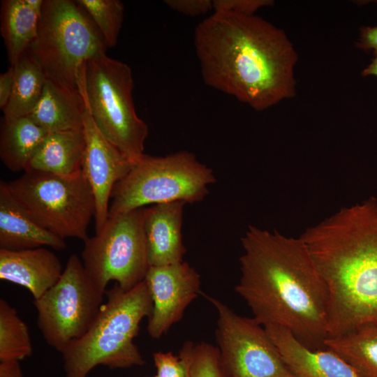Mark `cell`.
Instances as JSON below:
<instances>
[{
  "label": "cell",
  "instance_id": "cell-21",
  "mask_svg": "<svg viewBox=\"0 0 377 377\" xmlns=\"http://www.w3.org/2000/svg\"><path fill=\"white\" fill-rule=\"evenodd\" d=\"M47 133L27 116L3 117L0 130L1 161L12 172H24Z\"/></svg>",
  "mask_w": 377,
  "mask_h": 377
},
{
  "label": "cell",
  "instance_id": "cell-7",
  "mask_svg": "<svg viewBox=\"0 0 377 377\" xmlns=\"http://www.w3.org/2000/svg\"><path fill=\"white\" fill-rule=\"evenodd\" d=\"M215 182L212 169L192 152L180 151L165 156L144 154L114 186L108 217L147 205L200 202Z\"/></svg>",
  "mask_w": 377,
  "mask_h": 377
},
{
  "label": "cell",
  "instance_id": "cell-31",
  "mask_svg": "<svg viewBox=\"0 0 377 377\" xmlns=\"http://www.w3.org/2000/svg\"><path fill=\"white\" fill-rule=\"evenodd\" d=\"M14 81L13 67L0 75V108L3 110L6 107L13 90Z\"/></svg>",
  "mask_w": 377,
  "mask_h": 377
},
{
  "label": "cell",
  "instance_id": "cell-17",
  "mask_svg": "<svg viewBox=\"0 0 377 377\" xmlns=\"http://www.w3.org/2000/svg\"><path fill=\"white\" fill-rule=\"evenodd\" d=\"M49 246L66 247L64 239L37 224L10 193L7 182H0V249L18 251Z\"/></svg>",
  "mask_w": 377,
  "mask_h": 377
},
{
  "label": "cell",
  "instance_id": "cell-15",
  "mask_svg": "<svg viewBox=\"0 0 377 377\" xmlns=\"http://www.w3.org/2000/svg\"><path fill=\"white\" fill-rule=\"evenodd\" d=\"M63 271L59 258L45 247L0 249V279L26 288L34 300L58 281Z\"/></svg>",
  "mask_w": 377,
  "mask_h": 377
},
{
  "label": "cell",
  "instance_id": "cell-22",
  "mask_svg": "<svg viewBox=\"0 0 377 377\" xmlns=\"http://www.w3.org/2000/svg\"><path fill=\"white\" fill-rule=\"evenodd\" d=\"M325 348L337 353L362 377H377V323L359 326L335 337H328Z\"/></svg>",
  "mask_w": 377,
  "mask_h": 377
},
{
  "label": "cell",
  "instance_id": "cell-26",
  "mask_svg": "<svg viewBox=\"0 0 377 377\" xmlns=\"http://www.w3.org/2000/svg\"><path fill=\"white\" fill-rule=\"evenodd\" d=\"M186 377H226L217 347L207 343L185 342L179 352Z\"/></svg>",
  "mask_w": 377,
  "mask_h": 377
},
{
  "label": "cell",
  "instance_id": "cell-25",
  "mask_svg": "<svg viewBox=\"0 0 377 377\" xmlns=\"http://www.w3.org/2000/svg\"><path fill=\"white\" fill-rule=\"evenodd\" d=\"M91 18L108 47L116 45L124 19V6L119 0H77Z\"/></svg>",
  "mask_w": 377,
  "mask_h": 377
},
{
  "label": "cell",
  "instance_id": "cell-6",
  "mask_svg": "<svg viewBox=\"0 0 377 377\" xmlns=\"http://www.w3.org/2000/svg\"><path fill=\"white\" fill-rule=\"evenodd\" d=\"M133 87L130 66L105 53L87 61L80 82V94L96 127L133 163L144 154L149 134L135 111Z\"/></svg>",
  "mask_w": 377,
  "mask_h": 377
},
{
  "label": "cell",
  "instance_id": "cell-33",
  "mask_svg": "<svg viewBox=\"0 0 377 377\" xmlns=\"http://www.w3.org/2000/svg\"><path fill=\"white\" fill-rule=\"evenodd\" d=\"M362 76L374 75L377 76V56H375L370 64H369L362 72Z\"/></svg>",
  "mask_w": 377,
  "mask_h": 377
},
{
  "label": "cell",
  "instance_id": "cell-5",
  "mask_svg": "<svg viewBox=\"0 0 377 377\" xmlns=\"http://www.w3.org/2000/svg\"><path fill=\"white\" fill-rule=\"evenodd\" d=\"M103 36L85 11L71 0H44L38 34L28 52L47 80L80 94L87 61L105 53Z\"/></svg>",
  "mask_w": 377,
  "mask_h": 377
},
{
  "label": "cell",
  "instance_id": "cell-27",
  "mask_svg": "<svg viewBox=\"0 0 377 377\" xmlns=\"http://www.w3.org/2000/svg\"><path fill=\"white\" fill-rule=\"evenodd\" d=\"M154 363L156 369V377H186V370L179 355L172 352H155Z\"/></svg>",
  "mask_w": 377,
  "mask_h": 377
},
{
  "label": "cell",
  "instance_id": "cell-24",
  "mask_svg": "<svg viewBox=\"0 0 377 377\" xmlns=\"http://www.w3.org/2000/svg\"><path fill=\"white\" fill-rule=\"evenodd\" d=\"M32 343L27 324L16 309L0 299V362L20 361L31 355Z\"/></svg>",
  "mask_w": 377,
  "mask_h": 377
},
{
  "label": "cell",
  "instance_id": "cell-8",
  "mask_svg": "<svg viewBox=\"0 0 377 377\" xmlns=\"http://www.w3.org/2000/svg\"><path fill=\"white\" fill-rule=\"evenodd\" d=\"M7 185L16 201L43 228L63 239L84 242L89 237L96 204L82 170L70 176L27 170Z\"/></svg>",
  "mask_w": 377,
  "mask_h": 377
},
{
  "label": "cell",
  "instance_id": "cell-4",
  "mask_svg": "<svg viewBox=\"0 0 377 377\" xmlns=\"http://www.w3.org/2000/svg\"><path fill=\"white\" fill-rule=\"evenodd\" d=\"M105 295L107 300L87 332L61 353L64 377H87L98 365L114 369L145 364L133 342L141 321L149 318L152 311L145 280L129 290L116 284Z\"/></svg>",
  "mask_w": 377,
  "mask_h": 377
},
{
  "label": "cell",
  "instance_id": "cell-28",
  "mask_svg": "<svg viewBox=\"0 0 377 377\" xmlns=\"http://www.w3.org/2000/svg\"><path fill=\"white\" fill-rule=\"evenodd\" d=\"M274 3L271 0H214V12H229L241 15H256L263 7Z\"/></svg>",
  "mask_w": 377,
  "mask_h": 377
},
{
  "label": "cell",
  "instance_id": "cell-10",
  "mask_svg": "<svg viewBox=\"0 0 377 377\" xmlns=\"http://www.w3.org/2000/svg\"><path fill=\"white\" fill-rule=\"evenodd\" d=\"M105 293L98 288L76 254L68 259L58 281L34 301L37 326L45 342L57 352L82 337L103 305Z\"/></svg>",
  "mask_w": 377,
  "mask_h": 377
},
{
  "label": "cell",
  "instance_id": "cell-14",
  "mask_svg": "<svg viewBox=\"0 0 377 377\" xmlns=\"http://www.w3.org/2000/svg\"><path fill=\"white\" fill-rule=\"evenodd\" d=\"M264 327L295 377H362L332 350L310 348L281 326Z\"/></svg>",
  "mask_w": 377,
  "mask_h": 377
},
{
  "label": "cell",
  "instance_id": "cell-20",
  "mask_svg": "<svg viewBox=\"0 0 377 377\" xmlns=\"http://www.w3.org/2000/svg\"><path fill=\"white\" fill-rule=\"evenodd\" d=\"M84 101L47 79L42 95L27 116L47 132L83 128Z\"/></svg>",
  "mask_w": 377,
  "mask_h": 377
},
{
  "label": "cell",
  "instance_id": "cell-11",
  "mask_svg": "<svg viewBox=\"0 0 377 377\" xmlns=\"http://www.w3.org/2000/svg\"><path fill=\"white\" fill-rule=\"evenodd\" d=\"M201 294L217 313L216 347L226 377H295L263 325Z\"/></svg>",
  "mask_w": 377,
  "mask_h": 377
},
{
  "label": "cell",
  "instance_id": "cell-30",
  "mask_svg": "<svg viewBox=\"0 0 377 377\" xmlns=\"http://www.w3.org/2000/svg\"><path fill=\"white\" fill-rule=\"evenodd\" d=\"M356 46L366 52L373 50L374 56H377V26L361 27Z\"/></svg>",
  "mask_w": 377,
  "mask_h": 377
},
{
  "label": "cell",
  "instance_id": "cell-34",
  "mask_svg": "<svg viewBox=\"0 0 377 377\" xmlns=\"http://www.w3.org/2000/svg\"><path fill=\"white\" fill-rule=\"evenodd\" d=\"M151 377H156V376H151Z\"/></svg>",
  "mask_w": 377,
  "mask_h": 377
},
{
  "label": "cell",
  "instance_id": "cell-9",
  "mask_svg": "<svg viewBox=\"0 0 377 377\" xmlns=\"http://www.w3.org/2000/svg\"><path fill=\"white\" fill-rule=\"evenodd\" d=\"M145 207L108 217L101 230L84 242L81 260L96 286L106 293L111 281L129 290L149 268L144 230Z\"/></svg>",
  "mask_w": 377,
  "mask_h": 377
},
{
  "label": "cell",
  "instance_id": "cell-16",
  "mask_svg": "<svg viewBox=\"0 0 377 377\" xmlns=\"http://www.w3.org/2000/svg\"><path fill=\"white\" fill-rule=\"evenodd\" d=\"M185 204L175 201L145 208L144 230L149 266L183 261L186 251L182 232Z\"/></svg>",
  "mask_w": 377,
  "mask_h": 377
},
{
  "label": "cell",
  "instance_id": "cell-2",
  "mask_svg": "<svg viewBox=\"0 0 377 377\" xmlns=\"http://www.w3.org/2000/svg\"><path fill=\"white\" fill-rule=\"evenodd\" d=\"M193 43L204 82L256 110L296 91L295 50L285 32L256 15L214 12Z\"/></svg>",
  "mask_w": 377,
  "mask_h": 377
},
{
  "label": "cell",
  "instance_id": "cell-29",
  "mask_svg": "<svg viewBox=\"0 0 377 377\" xmlns=\"http://www.w3.org/2000/svg\"><path fill=\"white\" fill-rule=\"evenodd\" d=\"M164 2L171 10L191 17L205 14L213 9V1L210 0H166Z\"/></svg>",
  "mask_w": 377,
  "mask_h": 377
},
{
  "label": "cell",
  "instance_id": "cell-18",
  "mask_svg": "<svg viewBox=\"0 0 377 377\" xmlns=\"http://www.w3.org/2000/svg\"><path fill=\"white\" fill-rule=\"evenodd\" d=\"M44 0H3L1 6V34L10 66L28 51L37 36Z\"/></svg>",
  "mask_w": 377,
  "mask_h": 377
},
{
  "label": "cell",
  "instance_id": "cell-19",
  "mask_svg": "<svg viewBox=\"0 0 377 377\" xmlns=\"http://www.w3.org/2000/svg\"><path fill=\"white\" fill-rule=\"evenodd\" d=\"M84 148L83 128L48 133L27 170L61 176L75 175L82 170Z\"/></svg>",
  "mask_w": 377,
  "mask_h": 377
},
{
  "label": "cell",
  "instance_id": "cell-23",
  "mask_svg": "<svg viewBox=\"0 0 377 377\" xmlns=\"http://www.w3.org/2000/svg\"><path fill=\"white\" fill-rule=\"evenodd\" d=\"M12 93L3 117L17 118L28 116L38 102L47 77L44 71L27 51L14 65Z\"/></svg>",
  "mask_w": 377,
  "mask_h": 377
},
{
  "label": "cell",
  "instance_id": "cell-3",
  "mask_svg": "<svg viewBox=\"0 0 377 377\" xmlns=\"http://www.w3.org/2000/svg\"><path fill=\"white\" fill-rule=\"evenodd\" d=\"M329 295V337L377 323V198L341 208L300 235Z\"/></svg>",
  "mask_w": 377,
  "mask_h": 377
},
{
  "label": "cell",
  "instance_id": "cell-13",
  "mask_svg": "<svg viewBox=\"0 0 377 377\" xmlns=\"http://www.w3.org/2000/svg\"><path fill=\"white\" fill-rule=\"evenodd\" d=\"M84 105L85 148L82 172L94 196L95 230L98 232L108 219L109 202L114 186L128 174L133 163L103 135L85 102Z\"/></svg>",
  "mask_w": 377,
  "mask_h": 377
},
{
  "label": "cell",
  "instance_id": "cell-32",
  "mask_svg": "<svg viewBox=\"0 0 377 377\" xmlns=\"http://www.w3.org/2000/svg\"><path fill=\"white\" fill-rule=\"evenodd\" d=\"M0 377H24L20 361L0 362Z\"/></svg>",
  "mask_w": 377,
  "mask_h": 377
},
{
  "label": "cell",
  "instance_id": "cell-1",
  "mask_svg": "<svg viewBox=\"0 0 377 377\" xmlns=\"http://www.w3.org/2000/svg\"><path fill=\"white\" fill-rule=\"evenodd\" d=\"M237 293L261 325L290 330L306 346L325 348L329 337V295L300 236L249 226L241 238Z\"/></svg>",
  "mask_w": 377,
  "mask_h": 377
},
{
  "label": "cell",
  "instance_id": "cell-12",
  "mask_svg": "<svg viewBox=\"0 0 377 377\" xmlns=\"http://www.w3.org/2000/svg\"><path fill=\"white\" fill-rule=\"evenodd\" d=\"M152 300L147 330L159 339L183 317L188 305L199 295L200 276L184 260L162 266H150L145 278Z\"/></svg>",
  "mask_w": 377,
  "mask_h": 377
}]
</instances>
